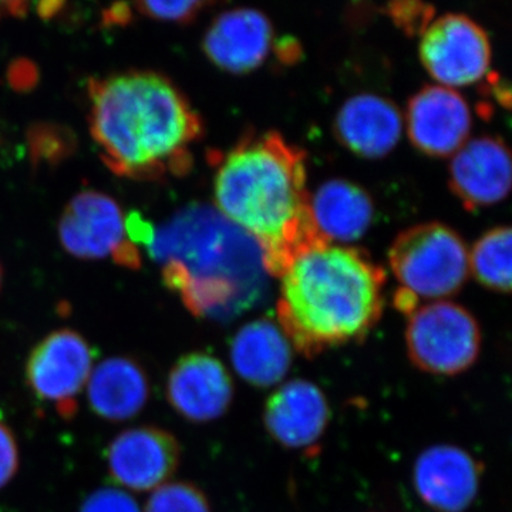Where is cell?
<instances>
[{"mask_svg": "<svg viewBox=\"0 0 512 512\" xmlns=\"http://www.w3.org/2000/svg\"><path fill=\"white\" fill-rule=\"evenodd\" d=\"M217 211L254 239L276 278L302 249L320 241L306 190V156L281 134L242 138L218 157ZM323 241V239H322Z\"/></svg>", "mask_w": 512, "mask_h": 512, "instance_id": "obj_1", "label": "cell"}, {"mask_svg": "<svg viewBox=\"0 0 512 512\" xmlns=\"http://www.w3.org/2000/svg\"><path fill=\"white\" fill-rule=\"evenodd\" d=\"M279 278L278 323L305 357L365 339L382 318L386 274L360 249L320 239Z\"/></svg>", "mask_w": 512, "mask_h": 512, "instance_id": "obj_2", "label": "cell"}, {"mask_svg": "<svg viewBox=\"0 0 512 512\" xmlns=\"http://www.w3.org/2000/svg\"><path fill=\"white\" fill-rule=\"evenodd\" d=\"M90 127L114 173L138 180L183 174L191 144L201 136L200 116L170 80L128 72L90 82Z\"/></svg>", "mask_w": 512, "mask_h": 512, "instance_id": "obj_3", "label": "cell"}, {"mask_svg": "<svg viewBox=\"0 0 512 512\" xmlns=\"http://www.w3.org/2000/svg\"><path fill=\"white\" fill-rule=\"evenodd\" d=\"M150 255L168 288L192 315L222 319L241 312L265 288L264 254L254 239L208 205H190L154 229Z\"/></svg>", "mask_w": 512, "mask_h": 512, "instance_id": "obj_4", "label": "cell"}, {"mask_svg": "<svg viewBox=\"0 0 512 512\" xmlns=\"http://www.w3.org/2000/svg\"><path fill=\"white\" fill-rule=\"evenodd\" d=\"M389 264L400 285L394 303L406 315L423 302L446 301L470 275L463 238L439 222L403 231L390 247Z\"/></svg>", "mask_w": 512, "mask_h": 512, "instance_id": "obj_5", "label": "cell"}, {"mask_svg": "<svg viewBox=\"0 0 512 512\" xmlns=\"http://www.w3.org/2000/svg\"><path fill=\"white\" fill-rule=\"evenodd\" d=\"M407 316V355L420 372L457 376L477 362L483 333L464 306L450 301L427 302Z\"/></svg>", "mask_w": 512, "mask_h": 512, "instance_id": "obj_6", "label": "cell"}, {"mask_svg": "<svg viewBox=\"0 0 512 512\" xmlns=\"http://www.w3.org/2000/svg\"><path fill=\"white\" fill-rule=\"evenodd\" d=\"M94 350L73 329H59L30 350L25 382L39 402L52 407L57 416L70 421L79 409L80 393L94 369Z\"/></svg>", "mask_w": 512, "mask_h": 512, "instance_id": "obj_7", "label": "cell"}, {"mask_svg": "<svg viewBox=\"0 0 512 512\" xmlns=\"http://www.w3.org/2000/svg\"><path fill=\"white\" fill-rule=\"evenodd\" d=\"M491 57L485 30L461 13L431 20L421 35V63L440 86L456 89L480 82L490 70Z\"/></svg>", "mask_w": 512, "mask_h": 512, "instance_id": "obj_8", "label": "cell"}, {"mask_svg": "<svg viewBox=\"0 0 512 512\" xmlns=\"http://www.w3.org/2000/svg\"><path fill=\"white\" fill-rule=\"evenodd\" d=\"M180 441L157 426H138L121 431L106 450L111 480L136 493L161 487L177 473Z\"/></svg>", "mask_w": 512, "mask_h": 512, "instance_id": "obj_9", "label": "cell"}, {"mask_svg": "<svg viewBox=\"0 0 512 512\" xmlns=\"http://www.w3.org/2000/svg\"><path fill=\"white\" fill-rule=\"evenodd\" d=\"M165 396L184 420L210 423L228 412L234 402L235 384L217 356L191 352L181 356L168 372Z\"/></svg>", "mask_w": 512, "mask_h": 512, "instance_id": "obj_10", "label": "cell"}, {"mask_svg": "<svg viewBox=\"0 0 512 512\" xmlns=\"http://www.w3.org/2000/svg\"><path fill=\"white\" fill-rule=\"evenodd\" d=\"M404 126L421 153L439 158L454 156L470 140L473 114L456 89L431 84L410 99Z\"/></svg>", "mask_w": 512, "mask_h": 512, "instance_id": "obj_11", "label": "cell"}, {"mask_svg": "<svg viewBox=\"0 0 512 512\" xmlns=\"http://www.w3.org/2000/svg\"><path fill=\"white\" fill-rule=\"evenodd\" d=\"M483 470L463 447L436 444L414 461V491L433 511L464 512L476 501Z\"/></svg>", "mask_w": 512, "mask_h": 512, "instance_id": "obj_12", "label": "cell"}, {"mask_svg": "<svg viewBox=\"0 0 512 512\" xmlns=\"http://www.w3.org/2000/svg\"><path fill=\"white\" fill-rule=\"evenodd\" d=\"M329 423L328 397L311 380H288L266 400L265 430L282 447L312 450L325 436Z\"/></svg>", "mask_w": 512, "mask_h": 512, "instance_id": "obj_13", "label": "cell"}, {"mask_svg": "<svg viewBox=\"0 0 512 512\" xmlns=\"http://www.w3.org/2000/svg\"><path fill=\"white\" fill-rule=\"evenodd\" d=\"M511 156L501 138L468 140L450 163V185L468 210L491 207L511 188Z\"/></svg>", "mask_w": 512, "mask_h": 512, "instance_id": "obj_14", "label": "cell"}, {"mask_svg": "<svg viewBox=\"0 0 512 512\" xmlns=\"http://www.w3.org/2000/svg\"><path fill=\"white\" fill-rule=\"evenodd\" d=\"M274 47V28L265 13L238 8L221 13L207 30L205 55L225 72L244 74L262 66Z\"/></svg>", "mask_w": 512, "mask_h": 512, "instance_id": "obj_15", "label": "cell"}, {"mask_svg": "<svg viewBox=\"0 0 512 512\" xmlns=\"http://www.w3.org/2000/svg\"><path fill=\"white\" fill-rule=\"evenodd\" d=\"M59 235L66 251L83 259L114 255L128 241L119 204L94 191L82 192L70 201L60 220Z\"/></svg>", "mask_w": 512, "mask_h": 512, "instance_id": "obj_16", "label": "cell"}, {"mask_svg": "<svg viewBox=\"0 0 512 512\" xmlns=\"http://www.w3.org/2000/svg\"><path fill=\"white\" fill-rule=\"evenodd\" d=\"M404 117L392 100L373 93H359L340 107L335 133L340 143L363 158L386 157L399 144Z\"/></svg>", "mask_w": 512, "mask_h": 512, "instance_id": "obj_17", "label": "cell"}, {"mask_svg": "<svg viewBox=\"0 0 512 512\" xmlns=\"http://www.w3.org/2000/svg\"><path fill=\"white\" fill-rule=\"evenodd\" d=\"M292 345L278 322L268 318L245 323L229 346L232 367L244 382L266 389L278 386L292 366Z\"/></svg>", "mask_w": 512, "mask_h": 512, "instance_id": "obj_18", "label": "cell"}, {"mask_svg": "<svg viewBox=\"0 0 512 512\" xmlns=\"http://www.w3.org/2000/svg\"><path fill=\"white\" fill-rule=\"evenodd\" d=\"M150 377L136 357L113 356L93 369L87 402L100 419L121 423L143 412L150 400Z\"/></svg>", "mask_w": 512, "mask_h": 512, "instance_id": "obj_19", "label": "cell"}, {"mask_svg": "<svg viewBox=\"0 0 512 512\" xmlns=\"http://www.w3.org/2000/svg\"><path fill=\"white\" fill-rule=\"evenodd\" d=\"M311 214L323 241L345 245L365 237L375 218V204L362 187L336 178L311 194Z\"/></svg>", "mask_w": 512, "mask_h": 512, "instance_id": "obj_20", "label": "cell"}, {"mask_svg": "<svg viewBox=\"0 0 512 512\" xmlns=\"http://www.w3.org/2000/svg\"><path fill=\"white\" fill-rule=\"evenodd\" d=\"M511 241V228L497 227L485 232L468 251L470 274L491 291L510 292Z\"/></svg>", "mask_w": 512, "mask_h": 512, "instance_id": "obj_21", "label": "cell"}, {"mask_svg": "<svg viewBox=\"0 0 512 512\" xmlns=\"http://www.w3.org/2000/svg\"><path fill=\"white\" fill-rule=\"evenodd\" d=\"M144 512H212V507L198 485L168 481L150 495Z\"/></svg>", "mask_w": 512, "mask_h": 512, "instance_id": "obj_22", "label": "cell"}, {"mask_svg": "<svg viewBox=\"0 0 512 512\" xmlns=\"http://www.w3.org/2000/svg\"><path fill=\"white\" fill-rule=\"evenodd\" d=\"M30 150L33 160L57 163L72 153L74 138L67 128L49 126H36L29 133Z\"/></svg>", "mask_w": 512, "mask_h": 512, "instance_id": "obj_23", "label": "cell"}, {"mask_svg": "<svg viewBox=\"0 0 512 512\" xmlns=\"http://www.w3.org/2000/svg\"><path fill=\"white\" fill-rule=\"evenodd\" d=\"M80 512H141L137 501L120 488L106 487L93 491L84 500Z\"/></svg>", "mask_w": 512, "mask_h": 512, "instance_id": "obj_24", "label": "cell"}, {"mask_svg": "<svg viewBox=\"0 0 512 512\" xmlns=\"http://www.w3.org/2000/svg\"><path fill=\"white\" fill-rule=\"evenodd\" d=\"M204 2H141L136 8L144 15L165 22L187 23L204 9Z\"/></svg>", "mask_w": 512, "mask_h": 512, "instance_id": "obj_25", "label": "cell"}, {"mask_svg": "<svg viewBox=\"0 0 512 512\" xmlns=\"http://www.w3.org/2000/svg\"><path fill=\"white\" fill-rule=\"evenodd\" d=\"M19 467L18 440L8 424L0 420V490L15 478Z\"/></svg>", "mask_w": 512, "mask_h": 512, "instance_id": "obj_26", "label": "cell"}, {"mask_svg": "<svg viewBox=\"0 0 512 512\" xmlns=\"http://www.w3.org/2000/svg\"><path fill=\"white\" fill-rule=\"evenodd\" d=\"M9 82L13 89L26 90L32 89L37 82V70L35 64L29 60H16L9 70Z\"/></svg>", "mask_w": 512, "mask_h": 512, "instance_id": "obj_27", "label": "cell"}, {"mask_svg": "<svg viewBox=\"0 0 512 512\" xmlns=\"http://www.w3.org/2000/svg\"><path fill=\"white\" fill-rule=\"evenodd\" d=\"M124 228H126L127 239L130 242H143L150 245L154 238V229L150 222L144 220L140 214L133 212L124 220Z\"/></svg>", "mask_w": 512, "mask_h": 512, "instance_id": "obj_28", "label": "cell"}, {"mask_svg": "<svg viewBox=\"0 0 512 512\" xmlns=\"http://www.w3.org/2000/svg\"><path fill=\"white\" fill-rule=\"evenodd\" d=\"M131 19V10L126 3H117L103 12V23L106 26L127 25Z\"/></svg>", "mask_w": 512, "mask_h": 512, "instance_id": "obj_29", "label": "cell"}, {"mask_svg": "<svg viewBox=\"0 0 512 512\" xmlns=\"http://www.w3.org/2000/svg\"><path fill=\"white\" fill-rule=\"evenodd\" d=\"M63 6V3L57 2L40 3L39 13L43 18L49 19L52 18V16H55L57 12H60V9H62Z\"/></svg>", "mask_w": 512, "mask_h": 512, "instance_id": "obj_30", "label": "cell"}, {"mask_svg": "<svg viewBox=\"0 0 512 512\" xmlns=\"http://www.w3.org/2000/svg\"><path fill=\"white\" fill-rule=\"evenodd\" d=\"M3 12L10 13V2L0 3V18H2Z\"/></svg>", "mask_w": 512, "mask_h": 512, "instance_id": "obj_31", "label": "cell"}, {"mask_svg": "<svg viewBox=\"0 0 512 512\" xmlns=\"http://www.w3.org/2000/svg\"><path fill=\"white\" fill-rule=\"evenodd\" d=\"M0 286H2V268H0Z\"/></svg>", "mask_w": 512, "mask_h": 512, "instance_id": "obj_32", "label": "cell"}]
</instances>
